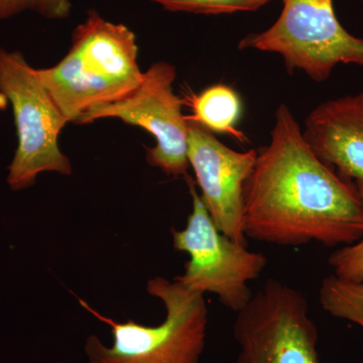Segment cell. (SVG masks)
I'll use <instances>...</instances> for the list:
<instances>
[{"mask_svg": "<svg viewBox=\"0 0 363 363\" xmlns=\"http://www.w3.org/2000/svg\"><path fill=\"white\" fill-rule=\"evenodd\" d=\"M247 238L279 247L353 245L363 238V203L354 182L325 164L286 104L271 142L257 152L243 186Z\"/></svg>", "mask_w": 363, "mask_h": 363, "instance_id": "obj_1", "label": "cell"}, {"mask_svg": "<svg viewBox=\"0 0 363 363\" xmlns=\"http://www.w3.org/2000/svg\"><path fill=\"white\" fill-rule=\"evenodd\" d=\"M138 56L135 33L91 9L72 33L66 56L37 74L68 123H78L90 109L119 101L140 87Z\"/></svg>", "mask_w": 363, "mask_h": 363, "instance_id": "obj_2", "label": "cell"}, {"mask_svg": "<svg viewBox=\"0 0 363 363\" xmlns=\"http://www.w3.org/2000/svg\"><path fill=\"white\" fill-rule=\"evenodd\" d=\"M147 291L166 309L164 322L157 326L133 320L117 322L78 298L85 310L111 327L113 336L111 346L104 345L95 335L87 338L88 363H199L208 326L204 295L189 290L175 279L162 277L150 279Z\"/></svg>", "mask_w": 363, "mask_h": 363, "instance_id": "obj_3", "label": "cell"}, {"mask_svg": "<svg viewBox=\"0 0 363 363\" xmlns=\"http://www.w3.org/2000/svg\"><path fill=\"white\" fill-rule=\"evenodd\" d=\"M281 1L278 20L248 33L238 49L278 54L290 73L304 72L315 82L326 81L338 65L363 67V39L343 28L333 0Z\"/></svg>", "mask_w": 363, "mask_h": 363, "instance_id": "obj_4", "label": "cell"}, {"mask_svg": "<svg viewBox=\"0 0 363 363\" xmlns=\"http://www.w3.org/2000/svg\"><path fill=\"white\" fill-rule=\"evenodd\" d=\"M0 92L13 109L18 145L9 168L7 183L14 191L35 184L38 175L56 172L71 175L72 164L59 147V135L68 121L37 69L28 65L18 52L0 48Z\"/></svg>", "mask_w": 363, "mask_h": 363, "instance_id": "obj_5", "label": "cell"}, {"mask_svg": "<svg viewBox=\"0 0 363 363\" xmlns=\"http://www.w3.org/2000/svg\"><path fill=\"white\" fill-rule=\"evenodd\" d=\"M185 179L192 212L185 228L173 231V240L174 248L187 252L190 259L184 274L175 279L193 292L214 294L227 309L240 311L253 295L248 281L259 278L267 257L224 235L208 213L194 180L189 175Z\"/></svg>", "mask_w": 363, "mask_h": 363, "instance_id": "obj_6", "label": "cell"}, {"mask_svg": "<svg viewBox=\"0 0 363 363\" xmlns=\"http://www.w3.org/2000/svg\"><path fill=\"white\" fill-rule=\"evenodd\" d=\"M236 314V363H321L317 326L297 289L267 279Z\"/></svg>", "mask_w": 363, "mask_h": 363, "instance_id": "obj_7", "label": "cell"}, {"mask_svg": "<svg viewBox=\"0 0 363 363\" xmlns=\"http://www.w3.org/2000/svg\"><path fill=\"white\" fill-rule=\"evenodd\" d=\"M176 78L175 66L166 62L152 64L143 73L142 84L130 96L90 109L78 123L112 117L142 128L156 138V145L147 149V161L150 166L168 176L185 177L190 167L189 121L182 111L185 101L174 92Z\"/></svg>", "mask_w": 363, "mask_h": 363, "instance_id": "obj_8", "label": "cell"}, {"mask_svg": "<svg viewBox=\"0 0 363 363\" xmlns=\"http://www.w3.org/2000/svg\"><path fill=\"white\" fill-rule=\"evenodd\" d=\"M188 119V118H187ZM257 152H236L195 121L188 123V161L215 225L235 242L247 245L243 231V186Z\"/></svg>", "mask_w": 363, "mask_h": 363, "instance_id": "obj_9", "label": "cell"}, {"mask_svg": "<svg viewBox=\"0 0 363 363\" xmlns=\"http://www.w3.org/2000/svg\"><path fill=\"white\" fill-rule=\"evenodd\" d=\"M303 136L342 178L363 184V91L315 107L306 118Z\"/></svg>", "mask_w": 363, "mask_h": 363, "instance_id": "obj_10", "label": "cell"}, {"mask_svg": "<svg viewBox=\"0 0 363 363\" xmlns=\"http://www.w3.org/2000/svg\"><path fill=\"white\" fill-rule=\"evenodd\" d=\"M187 104L192 109L188 121H195L211 133H225L238 142H247V136L238 130L242 104L240 95L230 86H210L199 94L188 97Z\"/></svg>", "mask_w": 363, "mask_h": 363, "instance_id": "obj_11", "label": "cell"}, {"mask_svg": "<svg viewBox=\"0 0 363 363\" xmlns=\"http://www.w3.org/2000/svg\"><path fill=\"white\" fill-rule=\"evenodd\" d=\"M319 302L331 316L363 328V283H350L330 274L320 286Z\"/></svg>", "mask_w": 363, "mask_h": 363, "instance_id": "obj_12", "label": "cell"}, {"mask_svg": "<svg viewBox=\"0 0 363 363\" xmlns=\"http://www.w3.org/2000/svg\"><path fill=\"white\" fill-rule=\"evenodd\" d=\"M169 11L219 16L259 11L274 0H150Z\"/></svg>", "mask_w": 363, "mask_h": 363, "instance_id": "obj_13", "label": "cell"}, {"mask_svg": "<svg viewBox=\"0 0 363 363\" xmlns=\"http://www.w3.org/2000/svg\"><path fill=\"white\" fill-rule=\"evenodd\" d=\"M355 185L363 203V184ZM328 264L338 279L350 283H363V238L331 253Z\"/></svg>", "mask_w": 363, "mask_h": 363, "instance_id": "obj_14", "label": "cell"}, {"mask_svg": "<svg viewBox=\"0 0 363 363\" xmlns=\"http://www.w3.org/2000/svg\"><path fill=\"white\" fill-rule=\"evenodd\" d=\"M70 0H0V20L25 11H33L45 18L62 20L70 14Z\"/></svg>", "mask_w": 363, "mask_h": 363, "instance_id": "obj_15", "label": "cell"}, {"mask_svg": "<svg viewBox=\"0 0 363 363\" xmlns=\"http://www.w3.org/2000/svg\"><path fill=\"white\" fill-rule=\"evenodd\" d=\"M360 1L363 2V0H360Z\"/></svg>", "mask_w": 363, "mask_h": 363, "instance_id": "obj_16", "label": "cell"}]
</instances>
